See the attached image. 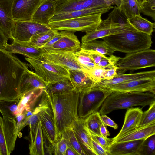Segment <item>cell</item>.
<instances>
[{"label": "cell", "instance_id": "cell-1", "mask_svg": "<svg viewBox=\"0 0 155 155\" xmlns=\"http://www.w3.org/2000/svg\"><path fill=\"white\" fill-rule=\"evenodd\" d=\"M28 69L16 55L0 49V100L21 98L20 83Z\"/></svg>", "mask_w": 155, "mask_h": 155}, {"label": "cell", "instance_id": "cell-2", "mask_svg": "<svg viewBox=\"0 0 155 155\" xmlns=\"http://www.w3.org/2000/svg\"><path fill=\"white\" fill-rule=\"evenodd\" d=\"M46 93L52 110L58 137L66 130L72 127L79 119L78 107L80 93L75 90L59 94Z\"/></svg>", "mask_w": 155, "mask_h": 155}, {"label": "cell", "instance_id": "cell-3", "mask_svg": "<svg viewBox=\"0 0 155 155\" xmlns=\"http://www.w3.org/2000/svg\"><path fill=\"white\" fill-rule=\"evenodd\" d=\"M114 50L130 54L150 48L151 35L136 30L126 31L101 38Z\"/></svg>", "mask_w": 155, "mask_h": 155}, {"label": "cell", "instance_id": "cell-4", "mask_svg": "<svg viewBox=\"0 0 155 155\" xmlns=\"http://www.w3.org/2000/svg\"><path fill=\"white\" fill-rule=\"evenodd\" d=\"M155 102V94L150 92H113L104 101L99 112L106 115L115 110L149 106Z\"/></svg>", "mask_w": 155, "mask_h": 155}, {"label": "cell", "instance_id": "cell-5", "mask_svg": "<svg viewBox=\"0 0 155 155\" xmlns=\"http://www.w3.org/2000/svg\"><path fill=\"white\" fill-rule=\"evenodd\" d=\"M113 92L97 84L89 91L80 93L78 115L80 119H85L91 114L98 112L107 97Z\"/></svg>", "mask_w": 155, "mask_h": 155}, {"label": "cell", "instance_id": "cell-6", "mask_svg": "<svg viewBox=\"0 0 155 155\" xmlns=\"http://www.w3.org/2000/svg\"><path fill=\"white\" fill-rule=\"evenodd\" d=\"M99 14L50 22L47 25L55 31H67L73 33L80 31L86 33L96 29L102 21Z\"/></svg>", "mask_w": 155, "mask_h": 155}, {"label": "cell", "instance_id": "cell-7", "mask_svg": "<svg viewBox=\"0 0 155 155\" xmlns=\"http://www.w3.org/2000/svg\"><path fill=\"white\" fill-rule=\"evenodd\" d=\"M43 105L38 112L39 118L42 127L44 145L48 154L54 153V147L58 138L52 110L47 93L43 91Z\"/></svg>", "mask_w": 155, "mask_h": 155}, {"label": "cell", "instance_id": "cell-8", "mask_svg": "<svg viewBox=\"0 0 155 155\" xmlns=\"http://www.w3.org/2000/svg\"><path fill=\"white\" fill-rule=\"evenodd\" d=\"M116 65L119 72L124 73L127 71L135 70L155 66V50L149 48L127 54L121 58Z\"/></svg>", "mask_w": 155, "mask_h": 155}, {"label": "cell", "instance_id": "cell-9", "mask_svg": "<svg viewBox=\"0 0 155 155\" xmlns=\"http://www.w3.org/2000/svg\"><path fill=\"white\" fill-rule=\"evenodd\" d=\"M33 68L35 73L47 83L69 77L68 70L60 65L42 59L25 58Z\"/></svg>", "mask_w": 155, "mask_h": 155}, {"label": "cell", "instance_id": "cell-10", "mask_svg": "<svg viewBox=\"0 0 155 155\" xmlns=\"http://www.w3.org/2000/svg\"><path fill=\"white\" fill-rule=\"evenodd\" d=\"M18 134L15 120L0 116V155H9L14 150Z\"/></svg>", "mask_w": 155, "mask_h": 155}, {"label": "cell", "instance_id": "cell-11", "mask_svg": "<svg viewBox=\"0 0 155 155\" xmlns=\"http://www.w3.org/2000/svg\"><path fill=\"white\" fill-rule=\"evenodd\" d=\"M41 59L60 65L68 70H77L87 74L89 72L78 62L74 53L63 51H45L42 55Z\"/></svg>", "mask_w": 155, "mask_h": 155}, {"label": "cell", "instance_id": "cell-12", "mask_svg": "<svg viewBox=\"0 0 155 155\" xmlns=\"http://www.w3.org/2000/svg\"><path fill=\"white\" fill-rule=\"evenodd\" d=\"M51 29L46 25L32 21H16L12 34L13 40L24 42L29 41L33 36Z\"/></svg>", "mask_w": 155, "mask_h": 155}, {"label": "cell", "instance_id": "cell-13", "mask_svg": "<svg viewBox=\"0 0 155 155\" xmlns=\"http://www.w3.org/2000/svg\"><path fill=\"white\" fill-rule=\"evenodd\" d=\"M105 87L108 88L112 92H149L155 94V78L134 80Z\"/></svg>", "mask_w": 155, "mask_h": 155}, {"label": "cell", "instance_id": "cell-14", "mask_svg": "<svg viewBox=\"0 0 155 155\" xmlns=\"http://www.w3.org/2000/svg\"><path fill=\"white\" fill-rule=\"evenodd\" d=\"M43 0H13L12 14L17 21H31L35 12Z\"/></svg>", "mask_w": 155, "mask_h": 155}, {"label": "cell", "instance_id": "cell-15", "mask_svg": "<svg viewBox=\"0 0 155 155\" xmlns=\"http://www.w3.org/2000/svg\"><path fill=\"white\" fill-rule=\"evenodd\" d=\"M13 0H0V29L8 40L12 39L16 21L12 14Z\"/></svg>", "mask_w": 155, "mask_h": 155}, {"label": "cell", "instance_id": "cell-16", "mask_svg": "<svg viewBox=\"0 0 155 155\" xmlns=\"http://www.w3.org/2000/svg\"><path fill=\"white\" fill-rule=\"evenodd\" d=\"M129 30H137L133 27H117L111 26L105 19L102 20L96 29L86 33L82 37L81 41L82 43L86 42Z\"/></svg>", "mask_w": 155, "mask_h": 155}, {"label": "cell", "instance_id": "cell-17", "mask_svg": "<svg viewBox=\"0 0 155 155\" xmlns=\"http://www.w3.org/2000/svg\"><path fill=\"white\" fill-rule=\"evenodd\" d=\"M63 31V35L51 46L44 50L45 51H63L75 53L80 49V41L74 33Z\"/></svg>", "mask_w": 155, "mask_h": 155}, {"label": "cell", "instance_id": "cell-18", "mask_svg": "<svg viewBox=\"0 0 155 155\" xmlns=\"http://www.w3.org/2000/svg\"><path fill=\"white\" fill-rule=\"evenodd\" d=\"M4 50L10 53L19 54L28 58L38 59H42L45 52L43 49L37 48L26 42L14 40L11 44L7 43Z\"/></svg>", "mask_w": 155, "mask_h": 155}, {"label": "cell", "instance_id": "cell-19", "mask_svg": "<svg viewBox=\"0 0 155 155\" xmlns=\"http://www.w3.org/2000/svg\"><path fill=\"white\" fill-rule=\"evenodd\" d=\"M108 6L109 5L104 0H69L57 6L55 14L86 9L99 6Z\"/></svg>", "mask_w": 155, "mask_h": 155}, {"label": "cell", "instance_id": "cell-20", "mask_svg": "<svg viewBox=\"0 0 155 155\" xmlns=\"http://www.w3.org/2000/svg\"><path fill=\"white\" fill-rule=\"evenodd\" d=\"M69 78L74 90L80 93L87 91L95 87L97 83L89 74L77 70H68Z\"/></svg>", "mask_w": 155, "mask_h": 155}, {"label": "cell", "instance_id": "cell-21", "mask_svg": "<svg viewBox=\"0 0 155 155\" xmlns=\"http://www.w3.org/2000/svg\"><path fill=\"white\" fill-rule=\"evenodd\" d=\"M145 139L111 144L109 155H140V148Z\"/></svg>", "mask_w": 155, "mask_h": 155}, {"label": "cell", "instance_id": "cell-22", "mask_svg": "<svg viewBox=\"0 0 155 155\" xmlns=\"http://www.w3.org/2000/svg\"><path fill=\"white\" fill-rule=\"evenodd\" d=\"M144 78H155V70L127 74L118 72L113 79L103 80L97 84L101 87H107L120 83Z\"/></svg>", "mask_w": 155, "mask_h": 155}, {"label": "cell", "instance_id": "cell-23", "mask_svg": "<svg viewBox=\"0 0 155 155\" xmlns=\"http://www.w3.org/2000/svg\"><path fill=\"white\" fill-rule=\"evenodd\" d=\"M47 83L35 72L28 69L24 73L19 84V92L21 96L38 88L45 89Z\"/></svg>", "mask_w": 155, "mask_h": 155}, {"label": "cell", "instance_id": "cell-24", "mask_svg": "<svg viewBox=\"0 0 155 155\" xmlns=\"http://www.w3.org/2000/svg\"><path fill=\"white\" fill-rule=\"evenodd\" d=\"M143 113L142 109L139 107L128 108L125 113L122 128L117 135L113 138V141L138 127Z\"/></svg>", "mask_w": 155, "mask_h": 155}, {"label": "cell", "instance_id": "cell-25", "mask_svg": "<svg viewBox=\"0 0 155 155\" xmlns=\"http://www.w3.org/2000/svg\"><path fill=\"white\" fill-rule=\"evenodd\" d=\"M113 8L112 6H99L89 9L74 11L55 14L50 19L49 22L108 12Z\"/></svg>", "mask_w": 155, "mask_h": 155}, {"label": "cell", "instance_id": "cell-26", "mask_svg": "<svg viewBox=\"0 0 155 155\" xmlns=\"http://www.w3.org/2000/svg\"><path fill=\"white\" fill-rule=\"evenodd\" d=\"M72 127L77 137L87 155H96L93 147L91 137L84 127V120L79 119Z\"/></svg>", "mask_w": 155, "mask_h": 155}, {"label": "cell", "instance_id": "cell-27", "mask_svg": "<svg viewBox=\"0 0 155 155\" xmlns=\"http://www.w3.org/2000/svg\"><path fill=\"white\" fill-rule=\"evenodd\" d=\"M56 7L54 3L43 0L34 13L31 21L47 25L55 14Z\"/></svg>", "mask_w": 155, "mask_h": 155}, {"label": "cell", "instance_id": "cell-28", "mask_svg": "<svg viewBox=\"0 0 155 155\" xmlns=\"http://www.w3.org/2000/svg\"><path fill=\"white\" fill-rule=\"evenodd\" d=\"M154 134H155V123L142 127H138L113 141L111 144L144 139Z\"/></svg>", "mask_w": 155, "mask_h": 155}, {"label": "cell", "instance_id": "cell-29", "mask_svg": "<svg viewBox=\"0 0 155 155\" xmlns=\"http://www.w3.org/2000/svg\"><path fill=\"white\" fill-rule=\"evenodd\" d=\"M45 90L48 94H59L68 93L74 90L69 77L55 82L47 84Z\"/></svg>", "mask_w": 155, "mask_h": 155}, {"label": "cell", "instance_id": "cell-30", "mask_svg": "<svg viewBox=\"0 0 155 155\" xmlns=\"http://www.w3.org/2000/svg\"><path fill=\"white\" fill-rule=\"evenodd\" d=\"M45 89H36L22 95L18 106V114L24 108L27 110H33L35 103Z\"/></svg>", "mask_w": 155, "mask_h": 155}, {"label": "cell", "instance_id": "cell-31", "mask_svg": "<svg viewBox=\"0 0 155 155\" xmlns=\"http://www.w3.org/2000/svg\"><path fill=\"white\" fill-rule=\"evenodd\" d=\"M80 49L85 51H94L109 56L113 55L115 51L104 40H96L82 43Z\"/></svg>", "mask_w": 155, "mask_h": 155}, {"label": "cell", "instance_id": "cell-32", "mask_svg": "<svg viewBox=\"0 0 155 155\" xmlns=\"http://www.w3.org/2000/svg\"><path fill=\"white\" fill-rule=\"evenodd\" d=\"M130 24L137 30L151 35L154 31L155 24L140 15L133 16L128 19Z\"/></svg>", "mask_w": 155, "mask_h": 155}, {"label": "cell", "instance_id": "cell-33", "mask_svg": "<svg viewBox=\"0 0 155 155\" xmlns=\"http://www.w3.org/2000/svg\"><path fill=\"white\" fill-rule=\"evenodd\" d=\"M20 99L0 100V112L3 118L15 120Z\"/></svg>", "mask_w": 155, "mask_h": 155}, {"label": "cell", "instance_id": "cell-34", "mask_svg": "<svg viewBox=\"0 0 155 155\" xmlns=\"http://www.w3.org/2000/svg\"><path fill=\"white\" fill-rule=\"evenodd\" d=\"M58 32L51 29L32 36L29 41L26 42L37 48H42L44 45L50 41Z\"/></svg>", "mask_w": 155, "mask_h": 155}, {"label": "cell", "instance_id": "cell-35", "mask_svg": "<svg viewBox=\"0 0 155 155\" xmlns=\"http://www.w3.org/2000/svg\"><path fill=\"white\" fill-rule=\"evenodd\" d=\"M29 154L31 155H44L43 135L41 122L39 120L35 137L33 143L29 146Z\"/></svg>", "mask_w": 155, "mask_h": 155}, {"label": "cell", "instance_id": "cell-36", "mask_svg": "<svg viewBox=\"0 0 155 155\" xmlns=\"http://www.w3.org/2000/svg\"><path fill=\"white\" fill-rule=\"evenodd\" d=\"M43 104V100L42 98L40 104L33 109V114L29 117L27 122V125L29 126L30 129L29 145H31L33 143L35 139L39 121L38 112L42 107Z\"/></svg>", "mask_w": 155, "mask_h": 155}, {"label": "cell", "instance_id": "cell-37", "mask_svg": "<svg viewBox=\"0 0 155 155\" xmlns=\"http://www.w3.org/2000/svg\"><path fill=\"white\" fill-rule=\"evenodd\" d=\"M62 134L65 138L67 145L74 149L79 155H87L77 137L72 127L66 130Z\"/></svg>", "mask_w": 155, "mask_h": 155}, {"label": "cell", "instance_id": "cell-38", "mask_svg": "<svg viewBox=\"0 0 155 155\" xmlns=\"http://www.w3.org/2000/svg\"><path fill=\"white\" fill-rule=\"evenodd\" d=\"M118 8L128 19L133 16L140 15V7L136 0H121Z\"/></svg>", "mask_w": 155, "mask_h": 155}, {"label": "cell", "instance_id": "cell-39", "mask_svg": "<svg viewBox=\"0 0 155 155\" xmlns=\"http://www.w3.org/2000/svg\"><path fill=\"white\" fill-rule=\"evenodd\" d=\"M100 116L99 112L93 113L84 120V124L86 127L91 132L101 136L100 132L101 123Z\"/></svg>", "mask_w": 155, "mask_h": 155}, {"label": "cell", "instance_id": "cell-40", "mask_svg": "<svg viewBox=\"0 0 155 155\" xmlns=\"http://www.w3.org/2000/svg\"><path fill=\"white\" fill-rule=\"evenodd\" d=\"M74 54L78 62L89 71L96 67L91 57L84 51L80 49Z\"/></svg>", "mask_w": 155, "mask_h": 155}, {"label": "cell", "instance_id": "cell-41", "mask_svg": "<svg viewBox=\"0 0 155 155\" xmlns=\"http://www.w3.org/2000/svg\"><path fill=\"white\" fill-rule=\"evenodd\" d=\"M149 106V109L143 112L138 127H142L155 123V102Z\"/></svg>", "mask_w": 155, "mask_h": 155}, {"label": "cell", "instance_id": "cell-42", "mask_svg": "<svg viewBox=\"0 0 155 155\" xmlns=\"http://www.w3.org/2000/svg\"><path fill=\"white\" fill-rule=\"evenodd\" d=\"M155 135L145 139L141 146L140 155H155Z\"/></svg>", "mask_w": 155, "mask_h": 155}, {"label": "cell", "instance_id": "cell-43", "mask_svg": "<svg viewBox=\"0 0 155 155\" xmlns=\"http://www.w3.org/2000/svg\"><path fill=\"white\" fill-rule=\"evenodd\" d=\"M84 126L85 129L90 134L91 138L108 152V148L111 144L113 140V138H108L96 134L88 129L84 125Z\"/></svg>", "mask_w": 155, "mask_h": 155}, {"label": "cell", "instance_id": "cell-44", "mask_svg": "<svg viewBox=\"0 0 155 155\" xmlns=\"http://www.w3.org/2000/svg\"><path fill=\"white\" fill-rule=\"evenodd\" d=\"M140 13L155 19V0H147L140 6Z\"/></svg>", "mask_w": 155, "mask_h": 155}, {"label": "cell", "instance_id": "cell-45", "mask_svg": "<svg viewBox=\"0 0 155 155\" xmlns=\"http://www.w3.org/2000/svg\"><path fill=\"white\" fill-rule=\"evenodd\" d=\"M120 57H117L114 55L107 57L105 56L102 58L96 67L103 68H109L116 65L118 62L121 59Z\"/></svg>", "mask_w": 155, "mask_h": 155}, {"label": "cell", "instance_id": "cell-46", "mask_svg": "<svg viewBox=\"0 0 155 155\" xmlns=\"http://www.w3.org/2000/svg\"><path fill=\"white\" fill-rule=\"evenodd\" d=\"M67 144L63 135L58 137L54 147V154L55 155H65Z\"/></svg>", "mask_w": 155, "mask_h": 155}, {"label": "cell", "instance_id": "cell-47", "mask_svg": "<svg viewBox=\"0 0 155 155\" xmlns=\"http://www.w3.org/2000/svg\"><path fill=\"white\" fill-rule=\"evenodd\" d=\"M28 119L25 115L24 109L17 114L15 119V123L16 129L18 134L21 130L27 125Z\"/></svg>", "mask_w": 155, "mask_h": 155}, {"label": "cell", "instance_id": "cell-48", "mask_svg": "<svg viewBox=\"0 0 155 155\" xmlns=\"http://www.w3.org/2000/svg\"><path fill=\"white\" fill-rule=\"evenodd\" d=\"M105 69L96 67L90 70L88 74L97 83L103 80V76Z\"/></svg>", "mask_w": 155, "mask_h": 155}, {"label": "cell", "instance_id": "cell-49", "mask_svg": "<svg viewBox=\"0 0 155 155\" xmlns=\"http://www.w3.org/2000/svg\"><path fill=\"white\" fill-rule=\"evenodd\" d=\"M117 70L118 67L116 65L111 68L106 69L103 76V80L113 79L117 74Z\"/></svg>", "mask_w": 155, "mask_h": 155}, {"label": "cell", "instance_id": "cell-50", "mask_svg": "<svg viewBox=\"0 0 155 155\" xmlns=\"http://www.w3.org/2000/svg\"><path fill=\"white\" fill-rule=\"evenodd\" d=\"M83 51L88 54L93 60L96 66L100 61L102 58L105 56L94 51Z\"/></svg>", "mask_w": 155, "mask_h": 155}, {"label": "cell", "instance_id": "cell-51", "mask_svg": "<svg viewBox=\"0 0 155 155\" xmlns=\"http://www.w3.org/2000/svg\"><path fill=\"white\" fill-rule=\"evenodd\" d=\"M93 149L96 155H109L108 152L91 138Z\"/></svg>", "mask_w": 155, "mask_h": 155}, {"label": "cell", "instance_id": "cell-52", "mask_svg": "<svg viewBox=\"0 0 155 155\" xmlns=\"http://www.w3.org/2000/svg\"><path fill=\"white\" fill-rule=\"evenodd\" d=\"M100 117L101 121L106 126L110 127L115 129H117V125L106 115H100Z\"/></svg>", "mask_w": 155, "mask_h": 155}, {"label": "cell", "instance_id": "cell-53", "mask_svg": "<svg viewBox=\"0 0 155 155\" xmlns=\"http://www.w3.org/2000/svg\"><path fill=\"white\" fill-rule=\"evenodd\" d=\"M63 35V31L58 32L42 47L43 50L52 45L60 38Z\"/></svg>", "mask_w": 155, "mask_h": 155}, {"label": "cell", "instance_id": "cell-54", "mask_svg": "<svg viewBox=\"0 0 155 155\" xmlns=\"http://www.w3.org/2000/svg\"><path fill=\"white\" fill-rule=\"evenodd\" d=\"M8 40L0 29V49H3Z\"/></svg>", "mask_w": 155, "mask_h": 155}, {"label": "cell", "instance_id": "cell-55", "mask_svg": "<svg viewBox=\"0 0 155 155\" xmlns=\"http://www.w3.org/2000/svg\"><path fill=\"white\" fill-rule=\"evenodd\" d=\"M100 132L101 135L105 137H107L110 135L109 132L106 127V126L101 121V125L100 128Z\"/></svg>", "mask_w": 155, "mask_h": 155}, {"label": "cell", "instance_id": "cell-56", "mask_svg": "<svg viewBox=\"0 0 155 155\" xmlns=\"http://www.w3.org/2000/svg\"><path fill=\"white\" fill-rule=\"evenodd\" d=\"M65 155H79V154L73 148L67 145Z\"/></svg>", "mask_w": 155, "mask_h": 155}, {"label": "cell", "instance_id": "cell-57", "mask_svg": "<svg viewBox=\"0 0 155 155\" xmlns=\"http://www.w3.org/2000/svg\"><path fill=\"white\" fill-rule=\"evenodd\" d=\"M108 5L111 6L113 4H115L117 7H119L120 5L121 0H104Z\"/></svg>", "mask_w": 155, "mask_h": 155}, {"label": "cell", "instance_id": "cell-58", "mask_svg": "<svg viewBox=\"0 0 155 155\" xmlns=\"http://www.w3.org/2000/svg\"><path fill=\"white\" fill-rule=\"evenodd\" d=\"M46 1L53 2L55 3L57 6L61 5L69 0H45Z\"/></svg>", "mask_w": 155, "mask_h": 155}, {"label": "cell", "instance_id": "cell-59", "mask_svg": "<svg viewBox=\"0 0 155 155\" xmlns=\"http://www.w3.org/2000/svg\"><path fill=\"white\" fill-rule=\"evenodd\" d=\"M140 6V8L142 5L147 0H136Z\"/></svg>", "mask_w": 155, "mask_h": 155}]
</instances>
